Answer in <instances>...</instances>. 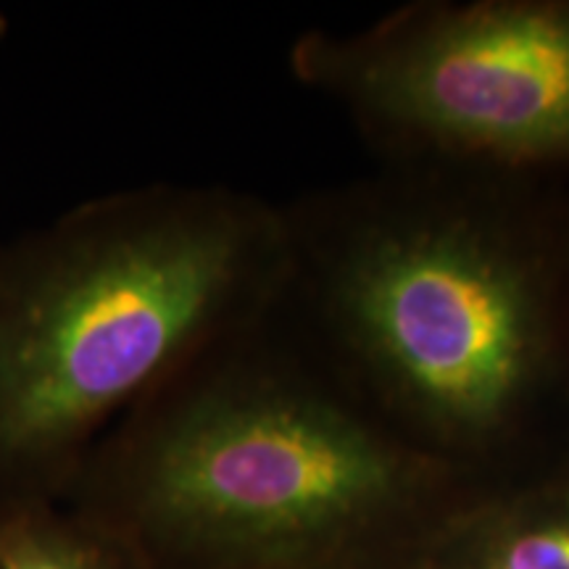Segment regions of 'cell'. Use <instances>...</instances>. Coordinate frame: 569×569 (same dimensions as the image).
I'll return each mask as SVG.
<instances>
[{"label": "cell", "mask_w": 569, "mask_h": 569, "mask_svg": "<svg viewBox=\"0 0 569 569\" xmlns=\"http://www.w3.org/2000/svg\"><path fill=\"white\" fill-rule=\"evenodd\" d=\"M511 177L430 167L288 217L346 386L446 465L517 440L569 390V222Z\"/></svg>", "instance_id": "6da1fadb"}, {"label": "cell", "mask_w": 569, "mask_h": 569, "mask_svg": "<svg viewBox=\"0 0 569 569\" xmlns=\"http://www.w3.org/2000/svg\"><path fill=\"white\" fill-rule=\"evenodd\" d=\"M293 280L288 213L227 190L92 201L0 261V469L61 465L251 336Z\"/></svg>", "instance_id": "7a4b0ae2"}, {"label": "cell", "mask_w": 569, "mask_h": 569, "mask_svg": "<svg viewBox=\"0 0 569 569\" xmlns=\"http://www.w3.org/2000/svg\"><path fill=\"white\" fill-rule=\"evenodd\" d=\"M246 340L132 411L117 457L127 540L198 569H365L425 515L448 465L343 380Z\"/></svg>", "instance_id": "3957f363"}, {"label": "cell", "mask_w": 569, "mask_h": 569, "mask_svg": "<svg viewBox=\"0 0 569 569\" xmlns=\"http://www.w3.org/2000/svg\"><path fill=\"white\" fill-rule=\"evenodd\" d=\"M293 74L390 151L430 167H569V0L411 3L353 32H309Z\"/></svg>", "instance_id": "277c9868"}, {"label": "cell", "mask_w": 569, "mask_h": 569, "mask_svg": "<svg viewBox=\"0 0 569 569\" xmlns=\"http://www.w3.org/2000/svg\"><path fill=\"white\" fill-rule=\"evenodd\" d=\"M430 569H569V469L446 515Z\"/></svg>", "instance_id": "5b68a950"}, {"label": "cell", "mask_w": 569, "mask_h": 569, "mask_svg": "<svg viewBox=\"0 0 569 569\" xmlns=\"http://www.w3.org/2000/svg\"><path fill=\"white\" fill-rule=\"evenodd\" d=\"M0 569H130L124 543L46 507L0 511Z\"/></svg>", "instance_id": "8992f818"}]
</instances>
